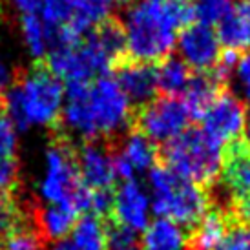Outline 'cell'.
<instances>
[{
    "instance_id": "cell-1",
    "label": "cell",
    "mask_w": 250,
    "mask_h": 250,
    "mask_svg": "<svg viewBox=\"0 0 250 250\" xmlns=\"http://www.w3.org/2000/svg\"><path fill=\"white\" fill-rule=\"evenodd\" d=\"M192 9L179 0H137L126 7L123 31L130 61L161 62L170 57L177 31L188 26Z\"/></svg>"
},
{
    "instance_id": "cell-2",
    "label": "cell",
    "mask_w": 250,
    "mask_h": 250,
    "mask_svg": "<svg viewBox=\"0 0 250 250\" xmlns=\"http://www.w3.org/2000/svg\"><path fill=\"white\" fill-rule=\"evenodd\" d=\"M66 86L48 68L35 66L19 73L4 95V108L19 132L61 123Z\"/></svg>"
},
{
    "instance_id": "cell-3",
    "label": "cell",
    "mask_w": 250,
    "mask_h": 250,
    "mask_svg": "<svg viewBox=\"0 0 250 250\" xmlns=\"http://www.w3.org/2000/svg\"><path fill=\"white\" fill-rule=\"evenodd\" d=\"M152 212L179 227L194 229L210 210L208 192L203 187L183 179L167 167H155L148 172Z\"/></svg>"
},
{
    "instance_id": "cell-4",
    "label": "cell",
    "mask_w": 250,
    "mask_h": 250,
    "mask_svg": "<svg viewBox=\"0 0 250 250\" xmlns=\"http://www.w3.org/2000/svg\"><path fill=\"white\" fill-rule=\"evenodd\" d=\"M163 167L183 179L208 188L221 177L225 146L214 141L201 128H188L177 139L165 145L161 152Z\"/></svg>"
},
{
    "instance_id": "cell-5",
    "label": "cell",
    "mask_w": 250,
    "mask_h": 250,
    "mask_svg": "<svg viewBox=\"0 0 250 250\" xmlns=\"http://www.w3.org/2000/svg\"><path fill=\"white\" fill-rule=\"evenodd\" d=\"M88 106L99 139H117L130 132L133 106L123 93L115 77L106 75L90 83Z\"/></svg>"
},
{
    "instance_id": "cell-6",
    "label": "cell",
    "mask_w": 250,
    "mask_h": 250,
    "mask_svg": "<svg viewBox=\"0 0 250 250\" xmlns=\"http://www.w3.org/2000/svg\"><path fill=\"white\" fill-rule=\"evenodd\" d=\"M75 161V150L64 139L49 143L44 153V170L39 181V195L46 205H70L83 187ZM73 208V207H71ZM75 210V208H73ZM77 212V210H75Z\"/></svg>"
},
{
    "instance_id": "cell-7",
    "label": "cell",
    "mask_w": 250,
    "mask_h": 250,
    "mask_svg": "<svg viewBox=\"0 0 250 250\" xmlns=\"http://www.w3.org/2000/svg\"><path fill=\"white\" fill-rule=\"evenodd\" d=\"M192 115L179 97H159L137 110L133 117L135 130L153 145H168L188 130Z\"/></svg>"
},
{
    "instance_id": "cell-8",
    "label": "cell",
    "mask_w": 250,
    "mask_h": 250,
    "mask_svg": "<svg viewBox=\"0 0 250 250\" xmlns=\"http://www.w3.org/2000/svg\"><path fill=\"white\" fill-rule=\"evenodd\" d=\"M245 117L247 110L243 103L232 91L223 90L203 113L201 130L227 148L232 143H237L239 135L243 133Z\"/></svg>"
},
{
    "instance_id": "cell-9",
    "label": "cell",
    "mask_w": 250,
    "mask_h": 250,
    "mask_svg": "<svg viewBox=\"0 0 250 250\" xmlns=\"http://www.w3.org/2000/svg\"><path fill=\"white\" fill-rule=\"evenodd\" d=\"M179 59L195 73L212 71L221 61V44L215 31L205 24H188L177 37Z\"/></svg>"
},
{
    "instance_id": "cell-10",
    "label": "cell",
    "mask_w": 250,
    "mask_h": 250,
    "mask_svg": "<svg viewBox=\"0 0 250 250\" xmlns=\"http://www.w3.org/2000/svg\"><path fill=\"white\" fill-rule=\"evenodd\" d=\"M159 152L152 141L139 133L135 128L121 137V146L111 150L115 179L132 181L137 174L150 172L157 163Z\"/></svg>"
},
{
    "instance_id": "cell-11",
    "label": "cell",
    "mask_w": 250,
    "mask_h": 250,
    "mask_svg": "<svg viewBox=\"0 0 250 250\" xmlns=\"http://www.w3.org/2000/svg\"><path fill=\"white\" fill-rule=\"evenodd\" d=\"M152 199L150 192L137 179L125 181L113 192V223H117L132 232H145L150 225Z\"/></svg>"
},
{
    "instance_id": "cell-12",
    "label": "cell",
    "mask_w": 250,
    "mask_h": 250,
    "mask_svg": "<svg viewBox=\"0 0 250 250\" xmlns=\"http://www.w3.org/2000/svg\"><path fill=\"white\" fill-rule=\"evenodd\" d=\"M81 181L91 190H110L115 183L111 148L108 145L88 141L75 152Z\"/></svg>"
},
{
    "instance_id": "cell-13",
    "label": "cell",
    "mask_w": 250,
    "mask_h": 250,
    "mask_svg": "<svg viewBox=\"0 0 250 250\" xmlns=\"http://www.w3.org/2000/svg\"><path fill=\"white\" fill-rule=\"evenodd\" d=\"M117 84L132 106L143 108L152 103L157 93L155 66L137 61H123L117 66Z\"/></svg>"
},
{
    "instance_id": "cell-14",
    "label": "cell",
    "mask_w": 250,
    "mask_h": 250,
    "mask_svg": "<svg viewBox=\"0 0 250 250\" xmlns=\"http://www.w3.org/2000/svg\"><path fill=\"white\" fill-rule=\"evenodd\" d=\"M221 181L229 187L234 197H250V152L241 143H232L225 150Z\"/></svg>"
},
{
    "instance_id": "cell-15",
    "label": "cell",
    "mask_w": 250,
    "mask_h": 250,
    "mask_svg": "<svg viewBox=\"0 0 250 250\" xmlns=\"http://www.w3.org/2000/svg\"><path fill=\"white\" fill-rule=\"evenodd\" d=\"M79 219V214L70 205H46L35 212V229L42 239L48 241H64L70 236L73 225Z\"/></svg>"
},
{
    "instance_id": "cell-16",
    "label": "cell",
    "mask_w": 250,
    "mask_h": 250,
    "mask_svg": "<svg viewBox=\"0 0 250 250\" xmlns=\"http://www.w3.org/2000/svg\"><path fill=\"white\" fill-rule=\"evenodd\" d=\"M232 223H236L232 219V215L217 212V210H210L208 214L190 230L187 250H214L221 243V239L229 232Z\"/></svg>"
},
{
    "instance_id": "cell-17",
    "label": "cell",
    "mask_w": 250,
    "mask_h": 250,
    "mask_svg": "<svg viewBox=\"0 0 250 250\" xmlns=\"http://www.w3.org/2000/svg\"><path fill=\"white\" fill-rule=\"evenodd\" d=\"M223 90H227V88L212 71L192 73V79L185 90V99H183L192 119H201L207 108L214 103L215 97Z\"/></svg>"
},
{
    "instance_id": "cell-18",
    "label": "cell",
    "mask_w": 250,
    "mask_h": 250,
    "mask_svg": "<svg viewBox=\"0 0 250 250\" xmlns=\"http://www.w3.org/2000/svg\"><path fill=\"white\" fill-rule=\"evenodd\" d=\"M188 234L177 223L157 217L150 221L141 237V250H187Z\"/></svg>"
},
{
    "instance_id": "cell-19",
    "label": "cell",
    "mask_w": 250,
    "mask_h": 250,
    "mask_svg": "<svg viewBox=\"0 0 250 250\" xmlns=\"http://www.w3.org/2000/svg\"><path fill=\"white\" fill-rule=\"evenodd\" d=\"M70 243L75 250H108V225L103 217L83 215L71 229Z\"/></svg>"
},
{
    "instance_id": "cell-20",
    "label": "cell",
    "mask_w": 250,
    "mask_h": 250,
    "mask_svg": "<svg viewBox=\"0 0 250 250\" xmlns=\"http://www.w3.org/2000/svg\"><path fill=\"white\" fill-rule=\"evenodd\" d=\"M21 37L24 48L35 61L48 59L53 49V31L42 22L37 13H28L21 17Z\"/></svg>"
},
{
    "instance_id": "cell-21",
    "label": "cell",
    "mask_w": 250,
    "mask_h": 250,
    "mask_svg": "<svg viewBox=\"0 0 250 250\" xmlns=\"http://www.w3.org/2000/svg\"><path fill=\"white\" fill-rule=\"evenodd\" d=\"M215 35L219 39L221 48H227L230 53H241L250 49V24L249 21L232 9L219 24Z\"/></svg>"
},
{
    "instance_id": "cell-22",
    "label": "cell",
    "mask_w": 250,
    "mask_h": 250,
    "mask_svg": "<svg viewBox=\"0 0 250 250\" xmlns=\"http://www.w3.org/2000/svg\"><path fill=\"white\" fill-rule=\"evenodd\" d=\"M157 75V91H163L167 97H177L185 93L188 83L192 79V71L179 57H167L155 68Z\"/></svg>"
},
{
    "instance_id": "cell-23",
    "label": "cell",
    "mask_w": 250,
    "mask_h": 250,
    "mask_svg": "<svg viewBox=\"0 0 250 250\" xmlns=\"http://www.w3.org/2000/svg\"><path fill=\"white\" fill-rule=\"evenodd\" d=\"M227 88L243 104H250V49L237 55L227 81Z\"/></svg>"
},
{
    "instance_id": "cell-24",
    "label": "cell",
    "mask_w": 250,
    "mask_h": 250,
    "mask_svg": "<svg viewBox=\"0 0 250 250\" xmlns=\"http://www.w3.org/2000/svg\"><path fill=\"white\" fill-rule=\"evenodd\" d=\"M192 19L197 21V24L205 26H217L227 15L234 9V0H194Z\"/></svg>"
},
{
    "instance_id": "cell-25",
    "label": "cell",
    "mask_w": 250,
    "mask_h": 250,
    "mask_svg": "<svg viewBox=\"0 0 250 250\" xmlns=\"http://www.w3.org/2000/svg\"><path fill=\"white\" fill-rule=\"evenodd\" d=\"M2 250H44V239L35 227L22 225L4 237Z\"/></svg>"
},
{
    "instance_id": "cell-26",
    "label": "cell",
    "mask_w": 250,
    "mask_h": 250,
    "mask_svg": "<svg viewBox=\"0 0 250 250\" xmlns=\"http://www.w3.org/2000/svg\"><path fill=\"white\" fill-rule=\"evenodd\" d=\"M37 15L53 31L64 28L68 24V21H70L68 7H66L64 0H41L39 7H37Z\"/></svg>"
},
{
    "instance_id": "cell-27",
    "label": "cell",
    "mask_w": 250,
    "mask_h": 250,
    "mask_svg": "<svg viewBox=\"0 0 250 250\" xmlns=\"http://www.w3.org/2000/svg\"><path fill=\"white\" fill-rule=\"evenodd\" d=\"M22 225H24L22 210L17 205V201H13L9 195L0 197V239L9 236L13 230H17Z\"/></svg>"
},
{
    "instance_id": "cell-28",
    "label": "cell",
    "mask_w": 250,
    "mask_h": 250,
    "mask_svg": "<svg viewBox=\"0 0 250 250\" xmlns=\"http://www.w3.org/2000/svg\"><path fill=\"white\" fill-rule=\"evenodd\" d=\"M19 150V130L4 111H0V159H15Z\"/></svg>"
},
{
    "instance_id": "cell-29",
    "label": "cell",
    "mask_w": 250,
    "mask_h": 250,
    "mask_svg": "<svg viewBox=\"0 0 250 250\" xmlns=\"http://www.w3.org/2000/svg\"><path fill=\"white\" fill-rule=\"evenodd\" d=\"M108 250H141L139 237L132 230L111 223L108 225Z\"/></svg>"
},
{
    "instance_id": "cell-30",
    "label": "cell",
    "mask_w": 250,
    "mask_h": 250,
    "mask_svg": "<svg viewBox=\"0 0 250 250\" xmlns=\"http://www.w3.org/2000/svg\"><path fill=\"white\" fill-rule=\"evenodd\" d=\"M214 250H250V229L232 223L221 243Z\"/></svg>"
},
{
    "instance_id": "cell-31",
    "label": "cell",
    "mask_w": 250,
    "mask_h": 250,
    "mask_svg": "<svg viewBox=\"0 0 250 250\" xmlns=\"http://www.w3.org/2000/svg\"><path fill=\"white\" fill-rule=\"evenodd\" d=\"M19 181V165L15 159H0V197H7Z\"/></svg>"
},
{
    "instance_id": "cell-32",
    "label": "cell",
    "mask_w": 250,
    "mask_h": 250,
    "mask_svg": "<svg viewBox=\"0 0 250 250\" xmlns=\"http://www.w3.org/2000/svg\"><path fill=\"white\" fill-rule=\"evenodd\" d=\"M230 215L237 225H243V227L250 229V197H237L234 201Z\"/></svg>"
},
{
    "instance_id": "cell-33",
    "label": "cell",
    "mask_w": 250,
    "mask_h": 250,
    "mask_svg": "<svg viewBox=\"0 0 250 250\" xmlns=\"http://www.w3.org/2000/svg\"><path fill=\"white\" fill-rule=\"evenodd\" d=\"M15 79H17V73H15V70L11 68V64L0 55V91L7 90V88L15 83Z\"/></svg>"
},
{
    "instance_id": "cell-34",
    "label": "cell",
    "mask_w": 250,
    "mask_h": 250,
    "mask_svg": "<svg viewBox=\"0 0 250 250\" xmlns=\"http://www.w3.org/2000/svg\"><path fill=\"white\" fill-rule=\"evenodd\" d=\"M39 2L41 0H11L13 7L19 11L21 15H28V13H37V7H39Z\"/></svg>"
},
{
    "instance_id": "cell-35",
    "label": "cell",
    "mask_w": 250,
    "mask_h": 250,
    "mask_svg": "<svg viewBox=\"0 0 250 250\" xmlns=\"http://www.w3.org/2000/svg\"><path fill=\"white\" fill-rule=\"evenodd\" d=\"M234 9L241 17H245L250 24V0H237V2H234Z\"/></svg>"
},
{
    "instance_id": "cell-36",
    "label": "cell",
    "mask_w": 250,
    "mask_h": 250,
    "mask_svg": "<svg viewBox=\"0 0 250 250\" xmlns=\"http://www.w3.org/2000/svg\"><path fill=\"white\" fill-rule=\"evenodd\" d=\"M243 143H241V146H243L247 152H250V111L247 113V117H245V126H243Z\"/></svg>"
},
{
    "instance_id": "cell-37",
    "label": "cell",
    "mask_w": 250,
    "mask_h": 250,
    "mask_svg": "<svg viewBox=\"0 0 250 250\" xmlns=\"http://www.w3.org/2000/svg\"><path fill=\"white\" fill-rule=\"evenodd\" d=\"M49 250H75V249L71 247L70 241L64 239V241H57V243H53V247H51Z\"/></svg>"
},
{
    "instance_id": "cell-38",
    "label": "cell",
    "mask_w": 250,
    "mask_h": 250,
    "mask_svg": "<svg viewBox=\"0 0 250 250\" xmlns=\"http://www.w3.org/2000/svg\"><path fill=\"white\" fill-rule=\"evenodd\" d=\"M111 4H119V6H130L132 0H110Z\"/></svg>"
},
{
    "instance_id": "cell-39",
    "label": "cell",
    "mask_w": 250,
    "mask_h": 250,
    "mask_svg": "<svg viewBox=\"0 0 250 250\" xmlns=\"http://www.w3.org/2000/svg\"><path fill=\"white\" fill-rule=\"evenodd\" d=\"M0 21H2V6H0Z\"/></svg>"
},
{
    "instance_id": "cell-40",
    "label": "cell",
    "mask_w": 250,
    "mask_h": 250,
    "mask_svg": "<svg viewBox=\"0 0 250 250\" xmlns=\"http://www.w3.org/2000/svg\"><path fill=\"white\" fill-rule=\"evenodd\" d=\"M179 2H185V4H187V2H188V0H179Z\"/></svg>"
},
{
    "instance_id": "cell-41",
    "label": "cell",
    "mask_w": 250,
    "mask_h": 250,
    "mask_svg": "<svg viewBox=\"0 0 250 250\" xmlns=\"http://www.w3.org/2000/svg\"><path fill=\"white\" fill-rule=\"evenodd\" d=\"M0 250H2V249H0Z\"/></svg>"
}]
</instances>
